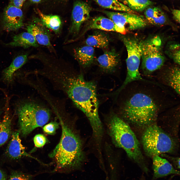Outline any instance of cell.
I'll return each mask as SVG.
<instances>
[{
    "label": "cell",
    "instance_id": "obj_14",
    "mask_svg": "<svg viewBox=\"0 0 180 180\" xmlns=\"http://www.w3.org/2000/svg\"><path fill=\"white\" fill-rule=\"evenodd\" d=\"M153 178L156 179L170 175H179L180 171L174 168L166 159L159 156L153 157Z\"/></svg>",
    "mask_w": 180,
    "mask_h": 180
},
{
    "label": "cell",
    "instance_id": "obj_23",
    "mask_svg": "<svg viewBox=\"0 0 180 180\" xmlns=\"http://www.w3.org/2000/svg\"><path fill=\"white\" fill-rule=\"evenodd\" d=\"M38 12L42 22L47 28L51 30L56 34L60 33L62 26V22L58 16L46 15L38 10Z\"/></svg>",
    "mask_w": 180,
    "mask_h": 180
},
{
    "label": "cell",
    "instance_id": "obj_27",
    "mask_svg": "<svg viewBox=\"0 0 180 180\" xmlns=\"http://www.w3.org/2000/svg\"><path fill=\"white\" fill-rule=\"evenodd\" d=\"M32 175L18 171L12 172L8 180H32Z\"/></svg>",
    "mask_w": 180,
    "mask_h": 180
},
{
    "label": "cell",
    "instance_id": "obj_2",
    "mask_svg": "<svg viewBox=\"0 0 180 180\" xmlns=\"http://www.w3.org/2000/svg\"><path fill=\"white\" fill-rule=\"evenodd\" d=\"M56 114L61 125L62 134L59 142L50 156L54 158L56 162L54 171H70L80 167L85 160L82 143L80 136L65 118V114Z\"/></svg>",
    "mask_w": 180,
    "mask_h": 180
},
{
    "label": "cell",
    "instance_id": "obj_24",
    "mask_svg": "<svg viewBox=\"0 0 180 180\" xmlns=\"http://www.w3.org/2000/svg\"><path fill=\"white\" fill-rule=\"evenodd\" d=\"M102 7L120 12L134 14V11L128 6L117 0H92Z\"/></svg>",
    "mask_w": 180,
    "mask_h": 180
},
{
    "label": "cell",
    "instance_id": "obj_3",
    "mask_svg": "<svg viewBox=\"0 0 180 180\" xmlns=\"http://www.w3.org/2000/svg\"><path fill=\"white\" fill-rule=\"evenodd\" d=\"M108 134L114 145L124 150L128 156L140 166L146 173L148 168L142 164L143 157L139 142L128 124L117 115L112 114L107 122Z\"/></svg>",
    "mask_w": 180,
    "mask_h": 180
},
{
    "label": "cell",
    "instance_id": "obj_18",
    "mask_svg": "<svg viewBox=\"0 0 180 180\" xmlns=\"http://www.w3.org/2000/svg\"><path fill=\"white\" fill-rule=\"evenodd\" d=\"M12 47H21L27 48L31 46H38V43L33 36L27 32H21L14 36L12 41L6 44Z\"/></svg>",
    "mask_w": 180,
    "mask_h": 180
},
{
    "label": "cell",
    "instance_id": "obj_29",
    "mask_svg": "<svg viewBox=\"0 0 180 180\" xmlns=\"http://www.w3.org/2000/svg\"><path fill=\"white\" fill-rule=\"evenodd\" d=\"M33 141L35 146L38 148L43 146L48 142L46 137L41 134H36L33 138Z\"/></svg>",
    "mask_w": 180,
    "mask_h": 180
},
{
    "label": "cell",
    "instance_id": "obj_4",
    "mask_svg": "<svg viewBox=\"0 0 180 180\" xmlns=\"http://www.w3.org/2000/svg\"><path fill=\"white\" fill-rule=\"evenodd\" d=\"M20 132L26 136L36 128L50 120L51 112L46 105L38 101L30 100L22 103L17 108Z\"/></svg>",
    "mask_w": 180,
    "mask_h": 180
},
{
    "label": "cell",
    "instance_id": "obj_10",
    "mask_svg": "<svg viewBox=\"0 0 180 180\" xmlns=\"http://www.w3.org/2000/svg\"><path fill=\"white\" fill-rule=\"evenodd\" d=\"M24 19L21 8L10 3L4 10L2 19V28L8 32L18 30L24 26Z\"/></svg>",
    "mask_w": 180,
    "mask_h": 180
},
{
    "label": "cell",
    "instance_id": "obj_19",
    "mask_svg": "<svg viewBox=\"0 0 180 180\" xmlns=\"http://www.w3.org/2000/svg\"><path fill=\"white\" fill-rule=\"evenodd\" d=\"M28 59L27 54L20 55L16 57L10 65L3 71V78L4 80L8 83L12 82L14 72L26 63Z\"/></svg>",
    "mask_w": 180,
    "mask_h": 180
},
{
    "label": "cell",
    "instance_id": "obj_30",
    "mask_svg": "<svg viewBox=\"0 0 180 180\" xmlns=\"http://www.w3.org/2000/svg\"><path fill=\"white\" fill-rule=\"evenodd\" d=\"M180 10L178 9H174L172 10V13L173 18L178 22L180 23Z\"/></svg>",
    "mask_w": 180,
    "mask_h": 180
},
{
    "label": "cell",
    "instance_id": "obj_20",
    "mask_svg": "<svg viewBox=\"0 0 180 180\" xmlns=\"http://www.w3.org/2000/svg\"><path fill=\"white\" fill-rule=\"evenodd\" d=\"M144 14L148 22L156 26H162L166 21V16L164 12L157 7L148 8L145 11Z\"/></svg>",
    "mask_w": 180,
    "mask_h": 180
},
{
    "label": "cell",
    "instance_id": "obj_8",
    "mask_svg": "<svg viewBox=\"0 0 180 180\" xmlns=\"http://www.w3.org/2000/svg\"><path fill=\"white\" fill-rule=\"evenodd\" d=\"M101 12L122 29L125 34L129 32L144 28L146 25V21L143 17L134 13L104 10Z\"/></svg>",
    "mask_w": 180,
    "mask_h": 180
},
{
    "label": "cell",
    "instance_id": "obj_9",
    "mask_svg": "<svg viewBox=\"0 0 180 180\" xmlns=\"http://www.w3.org/2000/svg\"><path fill=\"white\" fill-rule=\"evenodd\" d=\"M91 10L90 5L86 2L78 1L74 3L69 30L70 35L74 36L78 34L82 24L89 18Z\"/></svg>",
    "mask_w": 180,
    "mask_h": 180
},
{
    "label": "cell",
    "instance_id": "obj_1",
    "mask_svg": "<svg viewBox=\"0 0 180 180\" xmlns=\"http://www.w3.org/2000/svg\"><path fill=\"white\" fill-rule=\"evenodd\" d=\"M133 82L131 94L121 108L122 116L134 125H150L156 119L160 110L172 106L170 99L172 96L154 82L144 79Z\"/></svg>",
    "mask_w": 180,
    "mask_h": 180
},
{
    "label": "cell",
    "instance_id": "obj_13",
    "mask_svg": "<svg viewBox=\"0 0 180 180\" xmlns=\"http://www.w3.org/2000/svg\"><path fill=\"white\" fill-rule=\"evenodd\" d=\"M98 29L107 31L119 32L125 34L123 30L111 19L102 16L95 17L90 20L87 24L82 36L87 31L91 29Z\"/></svg>",
    "mask_w": 180,
    "mask_h": 180
},
{
    "label": "cell",
    "instance_id": "obj_33",
    "mask_svg": "<svg viewBox=\"0 0 180 180\" xmlns=\"http://www.w3.org/2000/svg\"><path fill=\"white\" fill-rule=\"evenodd\" d=\"M0 115H1V112L0 111Z\"/></svg>",
    "mask_w": 180,
    "mask_h": 180
},
{
    "label": "cell",
    "instance_id": "obj_12",
    "mask_svg": "<svg viewBox=\"0 0 180 180\" xmlns=\"http://www.w3.org/2000/svg\"><path fill=\"white\" fill-rule=\"evenodd\" d=\"M180 70L179 67L172 66L161 71L156 75L160 82L172 88L179 95Z\"/></svg>",
    "mask_w": 180,
    "mask_h": 180
},
{
    "label": "cell",
    "instance_id": "obj_21",
    "mask_svg": "<svg viewBox=\"0 0 180 180\" xmlns=\"http://www.w3.org/2000/svg\"><path fill=\"white\" fill-rule=\"evenodd\" d=\"M110 39L108 35L100 31L89 36L85 41L86 45L92 47L104 48L108 46Z\"/></svg>",
    "mask_w": 180,
    "mask_h": 180
},
{
    "label": "cell",
    "instance_id": "obj_16",
    "mask_svg": "<svg viewBox=\"0 0 180 180\" xmlns=\"http://www.w3.org/2000/svg\"><path fill=\"white\" fill-rule=\"evenodd\" d=\"M100 67L108 72H112L118 66L120 61L118 54L114 50L105 52L97 59Z\"/></svg>",
    "mask_w": 180,
    "mask_h": 180
},
{
    "label": "cell",
    "instance_id": "obj_34",
    "mask_svg": "<svg viewBox=\"0 0 180 180\" xmlns=\"http://www.w3.org/2000/svg\"><path fill=\"white\" fill-rule=\"evenodd\" d=\"M26 0H24V1H25Z\"/></svg>",
    "mask_w": 180,
    "mask_h": 180
},
{
    "label": "cell",
    "instance_id": "obj_26",
    "mask_svg": "<svg viewBox=\"0 0 180 180\" xmlns=\"http://www.w3.org/2000/svg\"><path fill=\"white\" fill-rule=\"evenodd\" d=\"M180 46L176 43L170 44L168 46L166 50L167 54L174 62L178 65L180 60Z\"/></svg>",
    "mask_w": 180,
    "mask_h": 180
},
{
    "label": "cell",
    "instance_id": "obj_28",
    "mask_svg": "<svg viewBox=\"0 0 180 180\" xmlns=\"http://www.w3.org/2000/svg\"><path fill=\"white\" fill-rule=\"evenodd\" d=\"M59 123L56 121H52L45 125L43 128V131L47 134L53 135L58 128Z\"/></svg>",
    "mask_w": 180,
    "mask_h": 180
},
{
    "label": "cell",
    "instance_id": "obj_31",
    "mask_svg": "<svg viewBox=\"0 0 180 180\" xmlns=\"http://www.w3.org/2000/svg\"><path fill=\"white\" fill-rule=\"evenodd\" d=\"M0 180H7L6 174L0 168Z\"/></svg>",
    "mask_w": 180,
    "mask_h": 180
},
{
    "label": "cell",
    "instance_id": "obj_15",
    "mask_svg": "<svg viewBox=\"0 0 180 180\" xmlns=\"http://www.w3.org/2000/svg\"><path fill=\"white\" fill-rule=\"evenodd\" d=\"M6 152L8 157L12 159H18L24 156L36 159L26 152L25 147L22 143L18 131H16L12 133Z\"/></svg>",
    "mask_w": 180,
    "mask_h": 180
},
{
    "label": "cell",
    "instance_id": "obj_5",
    "mask_svg": "<svg viewBox=\"0 0 180 180\" xmlns=\"http://www.w3.org/2000/svg\"><path fill=\"white\" fill-rule=\"evenodd\" d=\"M142 140L144 150L150 157L170 152L174 147L172 138L155 124L147 127L142 135Z\"/></svg>",
    "mask_w": 180,
    "mask_h": 180
},
{
    "label": "cell",
    "instance_id": "obj_25",
    "mask_svg": "<svg viewBox=\"0 0 180 180\" xmlns=\"http://www.w3.org/2000/svg\"><path fill=\"white\" fill-rule=\"evenodd\" d=\"M128 6L133 11H142L152 4L150 0H126Z\"/></svg>",
    "mask_w": 180,
    "mask_h": 180
},
{
    "label": "cell",
    "instance_id": "obj_11",
    "mask_svg": "<svg viewBox=\"0 0 180 180\" xmlns=\"http://www.w3.org/2000/svg\"><path fill=\"white\" fill-rule=\"evenodd\" d=\"M26 26L27 32L33 36L38 44L46 46L50 51L55 53L50 42V33L40 19L34 18Z\"/></svg>",
    "mask_w": 180,
    "mask_h": 180
},
{
    "label": "cell",
    "instance_id": "obj_32",
    "mask_svg": "<svg viewBox=\"0 0 180 180\" xmlns=\"http://www.w3.org/2000/svg\"><path fill=\"white\" fill-rule=\"evenodd\" d=\"M41 0H30L32 2H34L38 3L40 2Z\"/></svg>",
    "mask_w": 180,
    "mask_h": 180
},
{
    "label": "cell",
    "instance_id": "obj_7",
    "mask_svg": "<svg viewBox=\"0 0 180 180\" xmlns=\"http://www.w3.org/2000/svg\"><path fill=\"white\" fill-rule=\"evenodd\" d=\"M120 38L126 47L127 52L126 60L127 73L122 85L118 90L119 92L128 84L136 81L144 80L141 76L139 68L141 58L140 42L136 39L120 35Z\"/></svg>",
    "mask_w": 180,
    "mask_h": 180
},
{
    "label": "cell",
    "instance_id": "obj_6",
    "mask_svg": "<svg viewBox=\"0 0 180 180\" xmlns=\"http://www.w3.org/2000/svg\"><path fill=\"white\" fill-rule=\"evenodd\" d=\"M162 41L158 36L140 42L141 67L143 73L148 75L160 69L165 62L161 49Z\"/></svg>",
    "mask_w": 180,
    "mask_h": 180
},
{
    "label": "cell",
    "instance_id": "obj_17",
    "mask_svg": "<svg viewBox=\"0 0 180 180\" xmlns=\"http://www.w3.org/2000/svg\"><path fill=\"white\" fill-rule=\"evenodd\" d=\"M74 54L80 65L86 67L90 66L94 61V50L93 47L86 45L74 49Z\"/></svg>",
    "mask_w": 180,
    "mask_h": 180
},
{
    "label": "cell",
    "instance_id": "obj_22",
    "mask_svg": "<svg viewBox=\"0 0 180 180\" xmlns=\"http://www.w3.org/2000/svg\"><path fill=\"white\" fill-rule=\"evenodd\" d=\"M8 104L7 102L4 115L2 120L0 122V147L6 142L11 134V120Z\"/></svg>",
    "mask_w": 180,
    "mask_h": 180
}]
</instances>
